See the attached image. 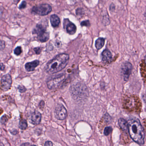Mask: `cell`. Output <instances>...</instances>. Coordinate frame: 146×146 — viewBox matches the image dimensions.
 Returning <instances> with one entry per match:
<instances>
[{
    "label": "cell",
    "instance_id": "1",
    "mask_svg": "<svg viewBox=\"0 0 146 146\" xmlns=\"http://www.w3.org/2000/svg\"><path fill=\"white\" fill-rule=\"evenodd\" d=\"M128 131L130 137L138 144L143 145L145 143V133L144 129L139 120L132 118L127 121Z\"/></svg>",
    "mask_w": 146,
    "mask_h": 146
},
{
    "label": "cell",
    "instance_id": "2",
    "mask_svg": "<svg viewBox=\"0 0 146 146\" xmlns=\"http://www.w3.org/2000/svg\"><path fill=\"white\" fill-rule=\"evenodd\" d=\"M69 58L67 54H61L56 56L47 63L45 66V72L50 74L60 72L66 67Z\"/></svg>",
    "mask_w": 146,
    "mask_h": 146
},
{
    "label": "cell",
    "instance_id": "3",
    "mask_svg": "<svg viewBox=\"0 0 146 146\" xmlns=\"http://www.w3.org/2000/svg\"><path fill=\"white\" fill-rule=\"evenodd\" d=\"M65 78L64 74H60L54 76L50 78L47 81L48 88L50 89H54L58 88Z\"/></svg>",
    "mask_w": 146,
    "mask_h": 146
},
{
    "label": "cell",
    "instance_id": "4",
    "mask_svg": "<svg viewBox=\"0 0 146 146\" xmlns=\"http://www.w3.org/2000/svg\"><path fill=\"white\" fill-rule=\"evenodd\" d=\"M52 11V7L47 3H43L34 6L32 9V12L41 16L47 15Z\"/></svg>",
    "mask_w": 146,
    "mask_h": 146
},
{
    "label": "cell",
    "instance_id": "5",
    "mask_svg": "<svg viewBox=\"0 0 146 146\" xmlns=\"http://www.w3.org/2000/svg\"><path fill=\"white\" fill-rule=\"evenodd\" d=\"M133 70V66L130 62H126L123 63L121 66V74L124 80L128 81Z\"/></svg>",
    "mask_w": 146,
    "mask_h": 146
},
{
    "label": "cell",
    "instance_id": "6",
    "mask_svg": "<svg viewBox=\"0 0 146 146\" xmlns=\"http://www.w3.org/2000/svg\"><path fill=\"white\" fill-rule=\"evenodd\" d=\"M55 115L58 120H64L67 116V110L63 105H58L55 109Z\"/></svg>",
    "mask_w": 146,
    "mask_h": 146
},
{
    "label": "cell",
    "instance_id": "7",
    "mask_svg": "<svg viewBox=\"0 0 146 146\" xmlns=\"http://www.w3.org/2000/svg\"><path fill=\"white\" fill-rule=\"evenodd\" d=\"M12 80L9 74H6L3 76L1 79V84L2 88L4 91L9 90L12 85Z\"/></svg>",
    "mask_w": 146,
    "mask_h": 146
},
{
    "label": "cell",
    "instance_id": "8",
    "mask_svg": "<svg viewBox=\"0 0 146 146\" xmlns=\"http://www.w3.org/2000/svg\"><path fill=\"white\" fill-rule=\"evenodd\" d=\"M41 117L42 116L40 112L35 111L31 114L30 118L31 123L34 125H38L41 122Z\"/></svg>",
    "mask_w": 146,
    "mask_h": 146
},
{
    "label": "cell",
    "instance_id": "9",
    "mask_svg": "<svg viewBox=\"0 0 146 146\" xmlns=\"http://www.w3.org/2000/svg\"><path fill=\"white\" fill-rule=\"evenodd\" d=\"M67 22V24H63L64 27L66 28V31L69 34L73 35L76 31V27L74 24L70 22L68 19H65Z\"/></svg>",
    "mask_w": 146,
    "mask_h": 146
},
{
    "label": "cell",
    "instance_id": "10",
    "mask_svg": "<svg viewBox=\"0 0 146 146\" xmlns=\"http://www.w3.org/2000/svg\"><path fill=\"white\" fill-rule=\"evenodd\" d=\"M102 60L105 63H110L112 61V54L108 49L103 50L102 53Z\"/></svg>",
    "mask_w": 146,
    "mask_h": 146
},
{
    "label": "cell",
    "instance_id": "11",
    "mask_svg": "<svg viewBox=\"0 0 146 146\" xmlns=\"http://www.w3.org/2000/svg\"><path fill=\"white\" fill-rule=\"evenodd\" d=\"M39 61L37 60L27 62L25 65V68L27 72H32L35 70V68L39 65Z\"/></svg>",
    "mask_w": 146,
    "mask_h": 146
},
{
    "label": "cell",
    "instance_id": "12",
    "mask_svg": "<svg viewBox=\"0 0 146 146\" xmlns=\"http://www.w3.org/2000/svg\"><path fill=\"white\" fill-rule=\"evenodd\" d=\"M45 32H46L45 27L41 24H38L33 30V34H37L39 36Z\"/></svg>",
    "mask_w": 146,
    "mask_h": 146
},
{
    "label": "cell",
    "instance_id": "13",
    "mask_svg": "<svg viewBox=\"0 0 146 146\" xmlns=\"http://www.w3.org/2000/svg\"><path fill=\"white\" fill-rule=\"evenodd\" d=\"M118 123H119L120 127L124 132H126V133L128 132V124L127 121L124 119L120 118L118 120Z\"/></svg>",
    "mask_w": 146,
    "mask_h": 146
},
{
    "label": "cell",
    "instance_id": "14",
    "mask_svg": "<svg viewBox=\"0 0 146 146\" xmlns=\"http://www.w3.org/2000/svg\"><path fill=\"white\" fill-rule=\"evenodd\" d=\"M50 21L51 25L53 27H57L60 23V19L56 15H52L50 17Z\"/></svg>",
    "mask_w": 146,
    "mask_h": 146
},
{
    "label": "cell",
    "instance_id": "15",
    "mask_svg": "<svg viewBox=\"0 0 146 146\" xmlns=\"http://www.w3.org/2000/svg\"><path fill=\"white\" fill-rule=\"evenodd\" d=\"M105 39L103 38H99L95 42V47L97 49L100 50L103 47L105 44Z\"/></svg>",
    "mask_w": 146,
    "mask_h": 146
},
{
    "label": "cell",
    "instance_id": "16",
    "mask_svg": "<svg viewBox=\"0 0 146 146\" xmlns=\"http://www.w3.org/2000/svg\"><path fill=\"white\" fill-rule=\"evenodd\" d=\"M49 33L47 32L43 33L38 36L39 40L42 42H44L49 40Z\"/></svg>",
    "mask_w": 146,
    "mask_h": 146
},
{
    "label": "cell",
    "instance_id": "17",
    "mask_svg": "<svg viewBox=\"0 0 146 146\" xmlns=\"http://www.w3.org/2000/svg\"><path fill=\"white\" fill-rule=\"evenodd\" d=\"M20 128L22 130H25L27 127V123L26 120L25 119H22L21 120L19 123Z\"/></svg>",
    "mask_w": 146,
    "mask_h": 146
},
{
    "label": "cell",
    "instance_id": "18",
    "mask_svg": "<svg viewBox=\"0 0 146 146\" xmlns=\"http://www.w3.org/2000/svg\"><path fill=\"white\" fill-rule=\"evenodd\" d=\"M112 129L111 127H106L105 129L104 132L105 135L108 136L112 132Z\"/></svg>",
    "mask_w": 146,
    "mask_h": 146
},
{
    "label": "cell",
    "instance_id": "19",
    "mask_svg": "<svg viewBox=\"0 0 146 146\" xmlns=\"http://www.w3.org/2000/svg\"><path fill=\"white\" fill-rule=\"evenodd\" d=\"M22 52V50H21V47H18L15 49L14 54L16 55H19Z\"/></svg>",
    "mask_w": 146,
    "mask_h": 146
},
{
    "label": "cell",
    "instance_id": "20",
    "mask_svg": "<svg viewBox=\"0 0 146 146\" xmlns=\"http://www.w3.org/2000/svg\"><path fill=\"white\" fill-rule=\"evenodd\" d=\"M8 120V118L7 116V115H4L2 117L1 120H0V122L2 124H4Z\"/></svg>",
    "mask_w": 146,
    "mask_h": 146
},
{
    "label": "cell",
    "instance_id": "21",
    "mask_svg": "<svg viewBox=\"0 0 146 146\" xmlns=\"http://www.w3.org/2000/svg\"><path fill=\"white\" fill-rule=\"evenodd\" d=\"M81 26L89 27L91 25L90 21L89 20L84 21L81 23Z\"/></svg>",
    "mask_w": 146,
    "mask_h": 146
},
{
    "label": "cell",
    "instance_id": "22",
    "mask_svg": "<svg viewBox=\"0 0 146 146\" xmlns=\"http://www.w3.org/2000/svg\"><path fill=\"white\" fill-rule=\"evenodd\" d=\"M18 89L20 92L24 93L26 92V89L25 87L22 86H19L18 87Z\"/></svg>",
    "mask_w": 146,
    "mask_h": 146
},
{
    "label": "cell",
    "instance_id": "23",
    "mask_svg": "<svg viewBox=\"0 0 146 146\" xmlns=\"http://www.w3.org/2000/svg\"><path fill=\"white\" fill-rule=\"evenodd\" d=\"M27 6V3L25 1H23L21 2V4L19 5V8L20 9H23L25 8Z\"/></svg>",
    "mask_w": 146,
    "mask_h": 146
},
{
    "label": "cell",
    "instance_id": "24",
    "mask_svg": "<svg viewBox=\"0 0 146 146\" xmlns=\"http://www.w3.org/2000/svg\"><path fill=\"white\" fill-rule=\"evenodd\" d=\"M5 48V42L0 40V50H2Z\"/></svg>",
    "mask_w": 146,
    "mask_h": 146
},
{
    "label": "cell",
    "instance_id": "25",
    "mask_svg": "<svg viewBox=\"0 0 146 146\" xmlns=\"http://www.w3.org/2000/svg\"><path fill=\"white\" fill-rule=\"evenodd\" d=\"M76 14L77 15H81V14H84V11L83 9L81 8H79L76 10Z\"/></svg>",
    "mask_w": 146,
    "mask_h": 146
},
{
    "label": "cell",
    "instance_id": "26",
    "mask_svg": "<svg viewBox=\"0 0 146 146\" xmlns=\"http://www.w3.org/2000/svg\"><path fill=\"white\" fill-rule=\"evenodd\" d=\"M34 51L36 52L37 54H40L41 52V48L39 47H37V48H34Z\"/></svg>",
    "mask_w": 146,
    "mask_h": 146
},
{
    "label": "cell",
    "instance_id": "27",
    "mask_svg": "<svg viewBox=\"0 0 146 146\" xmlns=\"http://www.w3.org/2000/svg\"><path fill=\"white\" fill-rule=\"evenodd\" d=\"M44 146H53V143L50 141H47L45 142Z\"/></svg>",
    "mask_w": 146,
    "mask_h": 146
},
{
    "label": "cell",
    "instance_id": "28",
    "mask_svg": "<svg viewBox=\"0 0 146 146\" xmlns=\"http://www.w3.org/2000/svg\"><path fill=\"white\" fill-rule=\"evenodd\" d=\"M45 106V103L43 101H41L39 104V107L40 109H43Z\"/></svg>",
    "mask_w": 146,
    "mask_h": 146
},
{
    "label": "cell",
    "instance_id": "29",
    "mask_svg": "<svg viewBox=\"0 0 146 146\" xmlns=\"http://www.w3.org/2000/svg\"><path fill=\"white\" fill-rule=\"evenodd\" d=\"M3 12V8L2 7H0V19L2 16Z\"/></svg>",
    "mask_w": 146,
    "mask_h": 146
},
{
    "label": "cell",
    "instance_id": "30",
    "mask_svg": "<svg viewBox=\"0 0 146 146\" xmlns=\"http://www.w3.org/2000/svg\"><path fill=\"white\" fill-rule=\"evenodd\" d=\"M5 66H4V64L3 63H1L0 64V70L1 71H3L4 69H5Z\"/></svg>",
    "mask_w": 146,
    "mask_h": 146
},
{
    "label": "cell",
    "instance_id": "31",
    "mask_svg": "<svg viewBox=\"0 0 146 146\" xmlns=\"http://www.w3.org/2000/svg\"><path fill=\"white\" fill-rule=\"evenodd\" d=\"M11 133L13 135H15L17 133V131L16 130H14L13 132H11Z\"/></svg>",
    "mask_w": 146,
    "mask_h": 146
},
{
    "label": "cell",
    "instance_id": "32",
    "mask_svg": "<svg viewBox=\"0 0 146 146\" xmlns=\"http://www.w3.org/2000/svg\"><path fill=\"white\" fill-rule=\"evenodd\" d=\"M14 3H17L20 0H13Z\"/></svg>",
    "mask_w": 146,
    "mask_h": 146
},
{
    "label": "cell",
    "instance_id": "33",
    "mask_svg": "<svg viewBox=\"0 0 146 146\" xmlns=\"http://www.w3.org/2000/svg\"><path fill=\"white\" fill-rule=\"evenodd\" d=\"M0 146H4L3 144L1 141H0Z\"/></svg>",
    "mask_w": 146,
    "mask_h": 146
},
{
    "label": "cell",
    "instance_id": "34",
    "mask_svg": "<svg viewBox=\"0 0 146 146\" xmlns=\"http://www.w3.org/2000/svg\"><path fill=\"white\" fill-rule=\"evenodd\" d=\"M35 146V145H32V146Z\"/></svg>",
    "mask_w": 146,
    "mask_h": 146
},
{
    "label": "cell",
    "instance_id": "35",
    "mask_svg": "<svg viewBox=\"0 0 146 146\" xmlns=\"http://www.w3.org/2000/svg\"><path fill=\"white\" fill-rule=\"evenodd\" d=\"M31 1H33V0H31Z\"/></svg>",
    "mask_w": 146,
    "mask_h": 146
}]
</instances>
